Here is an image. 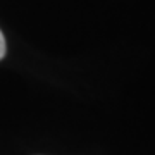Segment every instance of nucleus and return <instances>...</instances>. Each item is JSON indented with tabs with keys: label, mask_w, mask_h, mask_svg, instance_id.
Here are the masks:
<instances>
[{
	"label": "nucleus",
	"mask_w": 155,
	"mask_h": 155,
	"mask_svg": "<svg viewBox=\"0 0 155 155\" xmlns=\"http://www.w3.org/2000/svg\"><path fill=\"white\" fill-rule=\"evenodd\" d=\"M5 50H7V47H5V38H4V33L0 31V61L5 57Z\"/></svg>",
	"instance_id": "obj_1"
}]
</instances>
